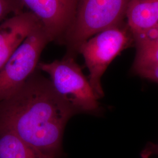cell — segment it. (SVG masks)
Listing matches in <instances>:
<instances>
[{
    "mask_svg": "<svg viewBox=\"0 0 158 158\" xmlns=\"http://www.w3.org/2000/svg\"><path fill=\"white\" fill-rule=\"evenodd\" d=\"M158 156V143L149 142L140 153L141 158H150L152 156Z\"/></svg>",
    "mask_w": 158,
    "mask_h": 158,
    "instance_id": "12",
    "label": "cell"
},
{
    "mask_svg": "<svg viewBox=\"0 0 158 158\" xmlns=\"http://www.w3.org/2000/svg\"><path fill=\"white\" fill-rule=\"evenodd\" d=\"M136 48V53L131 72L141 77L158 65V26L154 31L152 38Z\"/></svg>",
    "mask_w": 158,
    "mask_h": 158,
    "instance_id": "10",
    "label": "cell"
},
{
    "mask_svg": "<svg viewBox=\"0 0 158 158\" xmlns=\"http://www.w3.org/2000/svg\"><path fill=\"white\" fill-rule=\"evenodd\" d=\"M125 16L137 44L158 26V0H128Z\"/></svg>",
    "mask_w": 158,
    "mask_h": 158,
    "instance_id": "8",
    "label": "cell"
},
{
    "mask_svg": "<svg viewBox=\"0 0 158 158\" xmlns=\"http://www.w3.org/2000/svg\"><path fill=\"white\" fill-rule=\"evenodd\" d=\"M42 23L52 41L63 42L73 22L78 0H18Z\"/></svg>",
    "mask_w": 158,
    "mask_h": 158,
    "instance_id": "6",
    "label": "cell"
},
{
    "mask_svg": "<svg viewBox=\"0 0 158 158\" xmlns=\"http://www.w3.org/2000/svg\"><path fill=\"white\" fill-rule=\"evenodd\" d=\"M74 114L50 80L34 73L0 102V131H10L40 151L58 156L65 125Z\"/></svg>",
    "mask_w": 158,
    "mask_h": 158,
    "instance_id": "1",
    "label": "cell"
},
{
    "mask_svg": "<svg viewBox=\"0 0 158 158\" xmlns=\"http://www.w3.org/2000/svg\"><path fill=\"white\" fill-rule=\"evenodd\" d=\"M134 42L130 29L121 25L104 30L87 40L79 48L89 71V80L98 100L104 93L102 76L113 60Z\"/></svg>",
    "mask_w": 158,
    "mask_h": 158,
    "instance_id": "4",
    "label": "cell"
},
{
    "mask_svg": "<svg viewBox=\"0 0 158 158\" xmlns=\"http://www.w3.org/2000/svg\"><path fill=\"white\" fill-rule=\"evenodd\" d=\"M141 77L152 81L153 82H155L158 84V65L143 74Z\"/></svg>",
    "mask_w": 158,
    "mask_h": 158,
    "instance_id": "13",
    "label": "cell"
},
{
    "mask_svg": "<svg viewBox=\"0 0 158 158\" xmlns=\"http://www.w3.org/2000/svg\"><path fill=\"white\" fill-rule=\"evenodd\" d=\"M128 0H78L73 22L63 43L66 55L74 57L87 40L104 30L121 24Z\"/></svg>",
    "mask_w": 158,
    "mask_h": 158,
    "instance_id": "2",
    "label": "cell"
},
{
    "mask_svg": "<svg viewBox=\"0 0 158 158\" xmlns=\"http://www.w3.org/2000/svg\"><path fill=\"white\" fill-rule=\"evenodd\" d=\"M51 41L41 24L18 46L0 72V102L15 93L34 73L42 51Z\"/></svg>",
    "mask_w": 158,
    "mask_h": 158,
    "instance_id": "5",
    "label": "cell"
},
{
    "mask_svg": "<svg viewBox=\"0 0 158 158\" xmlns=\"http://www.w3.org/2000/svg\"><path fill=\"white\" fill-rule=\"evenodd\" d=\"M31 146L10 131H0V158H57Z\"/></svg>",
    "mask_w": 158,
    "mask_h": 158,
    "instance_id": "9",
    "label": "cell"
},
{
    "mask_svg": "<svg viewBox=\"0 0 158 158\" xmlns=\"http://www.w3.org/2000/svg\"><path fill=\"white\" fill-rule=\"evenodd\" d=\"M41 24L30 11L12 15L0 23V72L18 46Z\"/></svg>",
    "mask_w": 158,
    "mask_h": 158,
    "instance_id": "7",
    "label": "cell"
},
{
    "mask_svg": "<svg viewBox=\"0 0 158 158\" xmlns=\"http://www.w3.org/2000/svg\"><path fill=\"white\" fill-rule=\"evenodd\" d=\"M23 6L18 0H0V23L11 14L16 15L23 12Z\"/></svg>",
    "mask_w": 158,
    "mask_h": 158,
    "instance_id": "11",
    "label": "cell"
},
{
    "mask_svg": "<svg viewBox=\"0 0 158 158\" xmlns=\"http://www.w3.org/2000/svg\"><path fill=\"white\" fill-rule=\"evenodd\" d=\"M38 66L49 76L54 90L75 114L98 111V100L74 57L66 55L61 60L39 63Z\"/></svg>",
    "mask_w": 158,
    "mask_h": 158,
    "instance_id": "3",
    "label": "cell"
}]
</instances>
